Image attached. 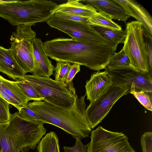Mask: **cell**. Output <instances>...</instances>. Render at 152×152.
I'll return each instance as SVG.
<instances>
[{
	"instance_id": "cell-28",
	"label": "cell",
	"mask_w": 152,
	"mask_h": 152,
	"mask_svg": "<svg viewBox=\"0 0 152 152\" xmlns=\"http://www.w3.org/2000/svg\"><path fill=\"white\" fill-rule=\"evenodd\" d=\"M10 104L0 96V123H6L10 121L11 116Z\"/></svg>"
},
{
	"instance_id": "cell-1",
	"label": "cell",
	"mask_w": 152,
	"mask_h": 152,
	"mask_svg": "<svg viewBox=\"0 0 152 152\" xmlns=\"http://www.w3.org/2000/svg\"><path fill=\"white\" fill-rule=\"evenodd\" d=\"M48 57L56 61L83 65L90 69H104L115 51L110 46L58 38L43 42Z\"/></svg>"
},
{
	"instance_id": "cell-18",
	"label": "cell",
	"mask_w": 152,
	"mask_h": 152,
	"mask_svg": "<svg viewBox=\"0 0 152 152\" xmlns=\"http://www.w3.org/2000/svg\"><path fill=\"white\" fill-rule=\"evenodd\" d=\"M58 12L85 18L90 17L98 13L91 6L84 4L78 0H68L65 3L58 5L55 13Z\"/></svg>"
},
{
	"instance_id": "cell-29",
	"label": "cell",
	"mask_w": 152,
	"mask_h": 152,
	"mask_svg": "<svg viewBox=\"0 0 152 152\" xmlns=\"http://www.w3.org/2000/svg\"><path fill=\"white\" fill-rule=\"evenodd\" d=\"M17 114L20 118L31 121H42L39 116L27 105L21 107Z\"/></svg>"
},
{
	"instance_id": "cell-19",
	"label": "cell",
	"mask_w": 152,
	"mask_h": 152,
	"mask_svg": "<svg viewBox=\"0 0 152 152\" xmlns=\"http://www.w3.org/2000/svg\"><path fill=\"white\" fill-rule=\"evenodd\" d=\"M8 122L0 123V148L2 152H20L15 135Z\"/></svg>"
},
{
	"instance_id": "cell-23",
	"label": "cell",
	"mask_w": 152,
	"mask_h": 152,
	"mask_svg": "<svg viewBox=\"0 0 152 152\" xmlns=\"http://www.w3.org/2000/svg\"><path fill=\"white\" fill-rule=\"evenodd\" d=\"M130 67H132L129 59L122 49L120 51L115 53L104 69L110 70Z\"/></svg>"
},
{
	"instance_id": "cell-4",
	"label": "cell",
	"mask_w": 152,
	"mask_h": 152,
	"mask_svg": "<svg viewBox=\"0 0 152 152\" xmlns=\"http://www.w3.org/2000/svg\"><path fill=\"white\" fill-rule=\"evenodd\" d=\"M23 78L43 98V101L56 107L71 110L78 97L68 89L65 83L59 82L50 77L25 75Z\"/></svg>"
},
{
	"instance_id": "cell-25",
	"label": "cell",
	"mask_w": 152,
	"mask_h": 152,
	"mask_svg": "<svg viewBox=\"0 0 152 152\" xmlns=\"http://www.w3.org/2000/svg\"><path fill=\"white\" fill-rule=\"evenodd\" d=\"M15 81L17 85L29 101L43 100V98L27 81L23 78Z\"/></svg>"
},
{
	"instance_id": "cell-2",
	"label": "cell",
	"mask_w": 152,
	"mask_h": 152,
	"mask_svg": "<svg viewBox=\"0 0 152 152\" xmlns=\"http://www.w3.org/2000/svg\"><path fill=\"white\" fill-rule=\"evenodd\" d=\"M86 94L76 99L71 110L56 107L42 100L28 102L26 105L39 116L44 124L57 126L76 139L89 136L91 128L86 113Z\"/></svg>"
},
{
	"instance_id": "cell-20",
	"label": "cell",
	"mask_w": 152,
	"mask_h": 152,
	"mask_svg": "<svg viewBox=\"0 0 152 152\" xmlns=\"http://www.w3.org/2000/svg\"><path fill=\"white\" fill-rule=\"evenodd\" d=\"M91 26L96 32L107 40L115 51L118 44L124 43L126 36L125 30H115L99 26Z\"/></svg>"
},
{
	"instance_id": "cell-32",
	"label": "cell",
	"mask_w": 152,
	"mask_h": 152,
	"mask_svg": "<svg viewBox=\"0 0 152 152\" xmlns=\"http://www.w3.org/2000/svg\"><path fill=\"white\" fill-rule=\"evenodd\" d=\"M76 139L75 144L73 147H63L64 152H87V145L83 144L81 139Z\"/></svg>"
},
{
	"instance_id": "cell-17",
	"label": "cell",
	"mask_w": 152,
	"mask_h": 152,
	"mask_svg": "<svg viewBox=\"0 0 152 152\" xmlns=\"http://www.w3.org/2000/svg\"><path fill=\"white\" fill-rule=\"evenodd\" d=\"M80 1L84 2L91 6L98 12H102L109 15L112 20L125 22L130 17L121 7L114 2L112 0H83Z\"/></svg>"
},
{
	"instance_id": "cell-16",
	"label": "cell",
	"mask_w": 152,
	"mask_h": 152,
	"mask_svg": "<svg viewBox=\"0 0 152 152\" xmlns=\"http://www.w3.org/2000/svg\"><path fill=\"white\" fill-rule=\"evenodd\" d=\"M0 72L15 81L23 78L26 75L13 57L10 50L0 45Z\"/></svg>"
},
{
	"instance_id": "cell-5",
	"label": "cell",
	"mask_w": 152,
	"mask_h": 152,
	"mask_svg": "<svg viewBox=\"0 0 152 152\" xmlns=\"http://www.w3.org/2000/svg\"><path fill=\"white\" fill-rule=\"evenodd\" d=\"M126 36L122 49L128 57L131 66L142 73H148L149 69L144 30L142 24L137 21L127 23Z\"/></svg>"
},
{
	"instance_id": "cell-33",
	"label": "cell",
	"mask_w": 152,
	"mask_h": 152,
	"mask_svg": "<svg viewBox=\"0 0 152 152\" xmlns=\"http://www.w3.org/2000/svg\"><path fill=\"white\" fill-rule=\"evenodd\" d=\"M146 38L147 40L145 41V42L149 69L148 73L152 76V41Z\"/></svg>"
},
{
	"instance_id": "cell-12",
	"label": "cell",
	"mask_w": 152,
	"mask_h": 152,
	"mask_svg": "<svg viewBox=\"0 0 152 152\" xmlns=\"http://www.w3.org/2000/svg\"><path fill=\"white\" fill-rule=\"evenodd\" d=\"M112 1L121 7L127 14L135 18L137 21L142 24L144 36L152 41V18L147 11L133 0Z\"/></svg>"
},
{
	"instance_id": "cell-24",
	"label": "cell",
	"mask_w": 152,
	"mask_h": 152,
	"mask_svg": "<svg viewBox=\"0 0 152 152\" xmlns=\"http://www.w3.org/2000/svg\"><path fill=\"white\" fill-rule=\"evenodd\" d=\"M129 93L132 94L146 109L152 111V92L141 91H136L133 83L130 88Z\"/></svg>"
},
{
	"instance_id": "cell-35",
	"label": "cell",
	"mask_w": 152,
	"mask_h": 152,
	"mask_svg": "<svg viewBox=\"0 0 152 152\" xmlns=\"http://www.w3.org/2000/svg\"><path fill=\"white\" fill-rule=\"evenodd\" d=\"M20 152H25L23 151H20Z\"/></svg>"
},
{
	"instance_id": "cell-11",
	"label": "cell",
	"mask_w": 152,
	"mask_h": 152,
	"mask_svg": "<svg viewBox=\"0 0 152 152\" xmlns=\"http://www.w3.org/2000/svg\"><path fill=\"white\" fill-rule=\"evenodd\" d=\"M110 75L113 85H126L130 87L135 84L136 91L152 92V76L149 73H142L132 67L112 69H105Z\"/></svg>"
},
{
	"instance_id": "cell-3",
	"label": "cell",
	"mask_w": 152,
	"mask_h": 152,
	"mask_svg": "<svg viewBox=\"0 0 152 152\" xmlns=\"http://www.w3.org/2000/svg\"><path fill=\"white\" fill-rule=\"evenodd\" d=\"M58 5L51 0H15L0 4V17L14 26H34L48 20L55 13Z\"/></svg>"
},
{
	"instance_id": "cell-10",
	"label": "cell",
	"mask_w": 152,
	"mask_h": 152,
	"mask_svg": "<svg viewBox=\"0 0 152 152\" xmlns=\"http://www.w3.org/2000/svg\"><path fill=\"white\" fill-rule=\"evenodd\" d=\"M50 27L69 35L72 38L81 41L110 45L91 25L60 19L54 15L46 21Z\"/></svg>"
},
{
	"instance_id": "cell-15",
	"label": "cell",
	"mask_w": 152,
	"mask_h": 152,
	"mask_svg": "<svg viewBox=\"0 0 152 152\" xmlns=\"http://www.w3.org/2000/svg\"><path fill=\"white\" fill-rule=\"evenodd\" d=\"M0 96L19 111L29 101L15 81L4 78L0 75Z\"/></svg>"
},
{
	"instance_id": "cell-27",
	"label": "cell",
	"mask_w": 152,
	"mask_h": 152,
	"mask_svg": "<svg viewBox=\"0 0 152 152\" xmlns=\"http://www.w3.org/2000/svg\"><path fill=\"white\" fill-rule=\"evenodd\" d=\"M80 65L76 64H73L72 65L65 82L68 89L74 94H76V92L73 86L72 80L76 75L80 71Z\"/></svg>"
},
{
	"instance_id": "cell-14",
	"label": "cell",
	"mask_w": 152,
	"mask_h": 152,
	"mask_svg": "<svg viewBox=\"0 0 152 152\" xmlns=\"http://www.w3.org/2000/svg\"><path fill=\"white\" fill-rule=\"evenodd\" d=\"M32 43L35 68L31 73L34 76L50 77L53 74L55 67L45 52L43 42L40 38H35Z\"/></svg>"
},
{
	"instance_id": "cell-9",
	"label": "cell",
	"mask_w": 152,
	"mask_h": 152,
	"mask_svg": "<svg viewBox=\"0 0 152 152\" xmlns=\"http://www.w3.org/2000/svg\"><path fill=\"white\" fill-rule=\"evenodd\" d=\"M129 92L130 88L126 85H112L106 93L90 103L86 113L91 129L102 122L120 98Z\"/></svg>"
},
{
	"instance_id": "cell-6",
	"label": "cell",
	"mask_w": 152,
	"mask_h": 152,
	"mask_svg": "<svg viewBox=\"0 0 152 152\" xmlns=\"http://www.w3.org/2000/svg\"><path fill=\"white\" fill-rule=\"evenodd\" d=\"M32 25L17 26L10 38V50L13 57L25 74L31 72L35 68L32 42L36 34Z\"/></svg>"
},
{
	"instance_id": "cell-8",
	"label": "cell",
	"mask_w": 152,
	"mask_h": 152,
	"mask_svg": "<svg viewBox=\"0 0 152 152\" xmlns=\"http://www.w3.org/2000/svg\"><path fill=\"white\" fill-rule=\"evenodd\" d=\"M87 152H135L127 137L123 132H113L99 126L93 130Z\"/></svg>"
},
{
	"instance_id": "cell-21",
	"label": "cell",
	"mask_w": 152,
	"mask_h": 152,
	"mask_svg": "<svg viewBox=\"0 0 152 152\" xmlns=\"http://www.w3.org/2000/svg\"><path fill=\"white\" fill-rule=\"evenodd\" d=\"M38 152H60L58 137L54 132L47 133L37 146Z\"/></svg>"
},
{
	"instance_id": "cell-36",
	"label": "cell",
	"mask_w": 152,
	"mask_h": 152,
	"mask_svg": "<svg viewBox=\"0 0 152 152\" xmlns=\"http://www.w3.org/2000/svg\"><path fill=\"white\" fill-rule=\"evenodd\" d=\"M0 152H2V151L1 150L0 151Z\"/></svg>"
},
{
	"instance_id": "cell-37",
	"label": "cell",
	"mask_w": 152,
	"mask_h": 152,
	"mask_svg": "<svg viewBox=\"0 0 152 152\" xmlns=\"http://www.w3.org/2000/svg\"><path fill=\"white\" fill-rule=\"evenodd\" d=\"M0 151H1V149H0Z\"/></svg>"
},
{
	"instance_id": "cell-13",
	"label": "cell",
	"mask_w": 152,
	"mask_h": 152,
	"mask_svg": "<svg viewBox=\"0 0 152 152\" xmlns=\"http://www.w3.org/2000/svg\"><path fill=\"white\" fill-rule=\"evenodd\" d=\"M112 84L110 76L106 71L95 72L86 82L85 87L87 99L90 103L94 102L106 93Z\"/></svg>"
},
{
	"instance_id": "cell-7",
	"label": "cell",
	"mask_w": 152,
	"mask_h": 152,
	"mask_svg": "<svg viewBox=\"0 0 152 152\" xmlns=\"http://www.w3.org/2000/svg\"><path fill=\"white\" fill-rule=\"evenodd\" d=\"M8 124L15 135L20 148L25 152L29 149L35 150L47 131L43 122L24 119L18 116L17 112L11 114Z\"/></svg>"
},
{
	"instance_id": "cell-31",
	"label": "cell",
	"mask_w": 152,
	"mask_h": 152,
	"mask_svg": "<svg viewBox=\"0 0 152 152\" xmlns=\"http://www.w3.org/2000/svg\"><path fill=\"white\" fill-rule=\"evenodd\" d=\"M141 144L142 152H152V132H145L141 136Z\"/></svg>"
},
{
	"instance_id": "cell-22",
	"label": "cell",
	"mask_w": 152,
	"mask_h": 152,
	"mask_svg": "<svg viewBox=\"0 0 152 152\" xmlns=\"http://www.w3.org/2000/svg\"><path fill=\"white\" fill-rule=\"evenodd\" d=\"M91 25L99 26L115 30H121V26L115 23L109 15L102 12H98L89 17Z\"/></svg>"
},
{
	"instance_id": "cell-34",
	"label": "cell",
	"mask_w": 152,
	"mask_h": 152,
	"mask_svg": "<svg viewBox=\"0 0 152 152\" xmlns=\"http://www.w3.org/2000/svg\"><path fill=\"white\" fill-rule=\"evenodd\" d=\"M15 0H0V4L14 1Z\"/></svg>"
},
{
	"instance_id": "cell-26",
	"label": "cell",
	"mask_w": 152,
	"mask_h": 152,
	"mask_svg": "<svg viewBox=\"0 0 152 152\" xmlns=\"http://www.w3.org/2000/svg\"><path fill=\"white\" fill-rule=\"evenodd\" d=\"M72 65L68 62L56 61L54 68L55 80L60 83H65L67 74Z\"/></svg>"
},
{
	"instance_id": "cell-30",
	"label": "cell",
	"mask_w": 152,
	"mask_h": 152,
	"mask_svg": "<svg viewBox=\"0 0 152 152\" xmlns=\"http://www.w3.org/2000/svg\"><path fill=\"white\" fill-rule=\"evenodd\" d=\"M53 15L56 17L60 19L91 25L88 20L89 17H83L60 12H55Z\"/></svg>"
}]
</instances>
